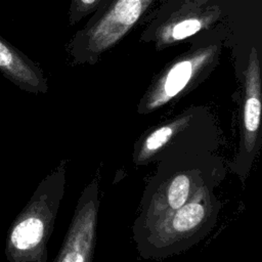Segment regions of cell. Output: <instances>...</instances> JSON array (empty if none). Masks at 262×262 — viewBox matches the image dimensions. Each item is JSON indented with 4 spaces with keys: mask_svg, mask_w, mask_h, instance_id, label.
<instances>
[{
    "mask_svg": "<svg viewBox=\"0 0 262 262\" xmlns=\"http://www.w3.org/2000/svg\"><path fill=\"white\" fill-rule=\"evenodd\" d=\"M215 50V46H210L174 62L146 94L140 112L154 111L181 93L210 61Z\"/></svg>",
    "mask_w": 262,
    "mask_h": 262,
    "instance_id": "obj_4",
    "label": "cell"
},
{
    "mask_svg": "<svg viewBox=\"0 0 262 262\" xmlns=\"http://www.w3.org/2000/svg\"><path fill=\"white\" fill-rule=\"evenodd\" d=\"M98 186L95 177L81 193L54 262H92L99 206Z\"/></svg>",
    "mask_w": 262,
    "mask_h": 262,
    "instance_id": "obj_2",
    "label": "cell"
},
{
    "mask_svg": "<svg viewBox=\"0 0 262 262\" xmlns=\"http://www.w3.org/2000/svg\"><path fill=\"white\" fill-rule=\"evenodd\" d=\"M261 77L256 48H252L245 72V98L243 106V131L238 154L231 167L239 176H247L260 146Z\"/></svg>",
    "mask_w": 262,
    "mask_h": 262,
    "instance_id": "obj_3",
    "label": "cell"
},
{
    "mask_svg": "<svg viewBox=\"0 0 262 262\" xmlns=\"http://www.w3.org/2000/svg\"><path fill=\"white\" fill-rule=\"evenodd\" d=\"M66 169L62 161L46 175L11 222L4 244L8 262L47 261V245L64 193Z\"/></svg>",
    "mask_w": 262,
    "mask_h": 262,
    "instance_id": "obj_1",
    "label": "cell"
},
{
    "mask_svg": "<svg viewBox=\"0 0 262 262\" xmlns=\"http://www.w3.org/2000/svg\"><path fill=\"white\" fill-rule=\"evenodd\" d=\"M0 74L21 90L45 93L47 85L39 68L0 35Z\"/></svg>",
    "mask_w": 262,
    "mask_h": 262,
    "instance_id": "obj_7",
    "label": "cell"
},
{
    "mask_svg": "<svg viewBox=\"0 0 262 262\" xmlns=\"http://www.w3.org/2000/svg\"><path fill=\"white\" fill-rule=\"evenodd\" d=\"M151 1L117 0L89 32V48L102 52L115 45L139 19Z\"/></svg>",
    "mask_w": 262,
    "mask_h": 262,
    "instance_id": "obj_6",
    "label": "cell"
},
{
    "mask_svg": "<svg viewBox=\"0 0 262 262\" xmlns=\"http://www.w3.org/2000/svg\"><path fill=\"white\" fill-rule=\"evenodd\" d=\"M192 179L186 173L176 174L169 182L165 193V207L152 216H160L164 213L175 211L181 208L190 198L192 192Z\"/></svg>",
    "mask_w": 262,
    "mask_h": 262,
    "instance_id": "obj_9",
    "label": "cell"
},
{
    "mask_svg": "<svg viewBox=\"0 0 262 262\" xmlns=\"http://www.w3.org/2000/svg\"><path fill=\"white\" fill-rule=\"evenodd\" d=\"M206 192L203 186L199 187L181 208L164 213L158 216L157 220H152L150 232L157 237V242H160V247L188 237L203 228L211 213L209 205L205 202L208 199Z\"/></svg>",
    "mask_w": 262,
    "mask_h": 262,
    "instance_id": "obj_5",
    "label": "cell"
},
{
    "mask_svg": "<svg viewBox=\"0 0 262 262\" xmlns=\"http://www.w3.org/2000/svg\"><path fill=\"white\" fill-rule=\"evenodd\" d=\"M205 18L200 17H187L182 20L175 23L173 26H170L165 29L163 33H161V42H174L183 40L206 27Z\"/></svg>",
    "mask_w": 262,
    "mask_h": 262,
    "instance_id": "obj_10",
    "label": "cell"
},
{
    "mask_svg": "<svg viewBox=\"0 0 262 262\" xmlns=\"http://www.w3.org/2000/svg\"><path fill=\"white\" fill-rule=\"evenodd\" d=\"M188 118L183 117L166 125H163L151 133H149L142 141L138 155L136 157L137 163H143L149 160L158 150H160L165 144H167L173 136L180 130V128L186 126Z\"/></svg>",
    "mask_w": 262,
    "mask_h": 262,
    "instance_id": "obj_8",
    "label": "cell"
},
{
    "mask_svg": "<svg viewBox=\"0 0 262 262\" xmlns=\"http://www.w3.org/2000/svg\"><path fill=\"white\" fill-rule=\"evenodd\" d=\"M99 0H74V5L76 10L86 12L90 9H92Z\"/></svg>",
    "mask_w": 262,
    "mask_h": 262,
    "instance_id": "obj_11",
    "label": "cell"
}]
</instances>
